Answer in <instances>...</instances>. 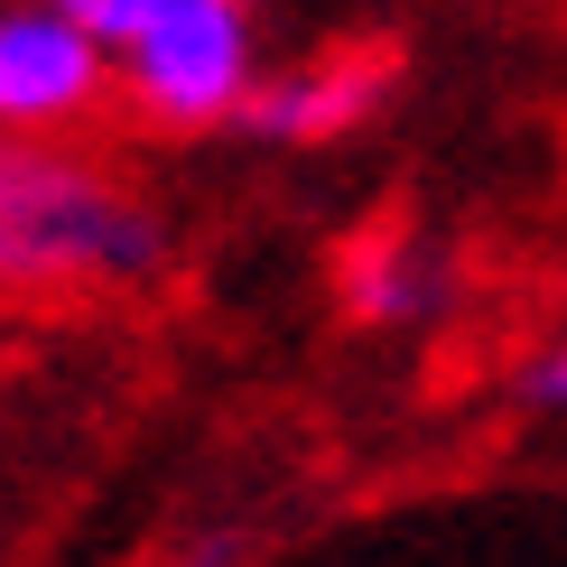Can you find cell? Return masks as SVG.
<instances>
[{
    "instance_id": "4",
    "label": "cell",
    "mask_w": 567,
    "mask_h": 567,
    "mask_svg": "<svg viewBox=\"0 0 567 567\" xmlns=\"http://www.w3.org/2000/svg\"><path fill=\"white\" fill-rule=\"evenodd\" d=\"M391 93V65H317V75H261V93H251L233 122H243L251 140H289V150H317V140H336V131H353L372 103Z\"/></svg>"
},
{
    "instance_id": "5",
    "label": "cell",
    "mask_w": 567,
    "mask_h": 567,
    "mask_svg": "<svg viewBox=\"0 0 567 567\" xmlns=\"http://www.w3.org/2000/svg\"><path fill=\"white\" fill-rule=\"evenodd\" d=\"M344 289H353V298H344L353 317L400 326V317H429V307H437V261H429L419 243H372L363 261L344 270Z\"/></svg>"
},
{
    "instance_id": "2",
    "label": "cell",
    "mask_w": 567,
    "mask_h": 567,
    "mask_svg": "<svg viewBox=\"0 0 567 567\" xmlns=\"http://www.w3.org/2000/svg\"><path fill=\"white\" fill-rule=\"evenodd\" d=\"M103 38L131 103L168 131H215L261 93V0H56Z\"/></svg>"
},
{
    "instance_id": "1",
    "label": "cell",
    "mask_w": 567,
    "mask_h": 567,
    "mask_svg": "<svg viewBox=\"0 0 567 567\" xmlns=\"http://www.w3.org/2000/svg\"><path fill=\"white\" fill-rule=\"evenodd\" d=\"M168 270V224L84 158L0 131V289L10 298H103Z\"/></svg>"
},
{
    "instance_id": "3",
    "label": "cell",
    "mask_w": 567,
    "mask_h": 567,
    "mask_svg": "<svg viewBox=\"0 0 567 567\" xmlns=\"http://www.w3.org/2000/svg\"><path fill=\"white\" fill-rule=\"evenodd\" d=\"M112 56L56 0H0V131H56L103 93Z\"/></svg>"
}]
</instances>
